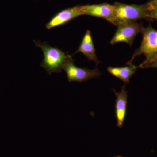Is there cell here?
I'll return each mask as SVG.
<instances>
[{
	"label": "cell",
	"mask_w": 157,
	"mask_h": 157,
	"mask_svg": "<svg viewBox=\"0 0 157 157\" xmlns=\"http://www.w3.org/2000/svg\"><path fill=\"white\" fill-rule=\"evenodd\" d=\"M115 13L113 20V24L117 25L120 24L136 22L137 20H151L149 16L148 4L144 5H127L114 3Z\"/></svg>",
	"instance_id": "6da1fadb"
},
{
	"label": "cell",
	"mask_w": 157,
	"mask_h": 157,
	"mask_svg": "<svg viewBox=\"0 0 157 157\" xmlns=\"http://www.w3.org/2000/svg\"><path fill=\"white\" fill-rule=\"evenodd\" d=\"M36 46L41 48L44 54V59L41 67L44 68L48 74L59 73L70 56L56 47H52L47 42L34 41Z\"/></svg>",
	"instance_id": "7a4b0ae2"
},
{
	"label": "cell",
	"mask_w": 157,
	"mask_h": 157,
	"mask_svg": "<svg viewBox=\"0 0 157 157\" xmlns=\"http://www.w3.org/2000/svg\"><path fill=\"white\" fill-rule=\"evenodd\" d=\"M143 39L140 48L136 51L129 63H132L136 56L144 54L146 58L150 57L157 52V30L151 25L142 28L141 31Z\"/></svg>",
	"instance_id": "3957f363"
},
{
	"label": "cell",
	"mask_w": 157,
	"mask_h": 157,
	"mask_svg": "<svg viewBox=\"0 0 157 157\" xmlns=\"http://www.w3.org/2000/svg\"><path fill=\"white\" fill-rule=\"evenodd\" d=\"M63 70L67 73L68 81L70 82H82L101 76V73L97 68L94 70H90L76 67L74 65V60L71 56L64 65Z\"/></svg>",
	"instance_id": "277c9868"
},
{
	"label": "cell",
	"mask_w": 157,
	"mask_h": 157,
	"mask_svg": "<svg viewBox=\"0 0 157 157\" xmlns=\"http://www.w3.org/2000/svg\"><path fill=\"white\" fill-rule=\"evenodd\" d=\"M117 26L115 35L110 41L112 45L121 42L132 45L135 37L143 28L141 25L136 22L120 24Z\"/></svg>",
	"instance_id": "5b68a950"
},
{
	"label": "cell",
	"mask_w": 157,
	"mask_h": 157,
	"mask_svg": "<svg viewBox=\"0 0 157 157\" xmlns=\"http://www.w3.org/2000/svg\"><path fill=\"white\" fill-rule=\"evenodd\" d=\"M83 15L101 17L112 22L115 13L114 5L107 3L81 6Z\"/></svg>",
	"instance_id": "8992f818"
},
{
	"label": "cell",
	"mask_w": 157,
	"mask_h": 157,
	"mask_svg": "<svg viewBox=\"0 0 157 157\" xmlns=\"http://www.w3.org/2000/svg\"><path fill=\"white\" fill-rule=\"evenodd\" d=\"M82 15L83 14L81 6L65 9L56 14L50 21L46 24V28L48 29H50L55 27L63 25L73 18Z\"/></svg>",
	"instance_id": "52a82bcc"
},
{
	"label": "cell",
	"mask_w": 157,
	"mask_h": 157,
	"mask_svg": "<svg viewBox=\"0 0 157 157\" xmlns=\"http://www.w3.org/2000/svg\"><path fill=\"white\" fill-rule=\"evenodd\" d=\"M116 96V116L117 120V125L122 127L126 114L128 93L126 90L125 86L122 87L120 92L114 91Z\"/></svg>",
	"instance_id": "ba28073f"
},
{
	"label": "cell",
	"mask_w": 157,
	"mask_h": 157,
	"mask_svg": "<svg viewBox=\"0 0 157 157\" xmlns=\"http://www.w3.org/2000/svg\"><path fill=\"white\" fill-rule=\"evenodd\" d=\"M77 52H81L89 60H92L97 64L100 63V61L96 56L95 49L93 44L91 32L90 30H87L86 32L81 44L78 50L76 51L75 53Z\"/></svg>",
	"instance_id": "9c48e42d"
},
{
	"label": "cell",
	"mask_w": 157,
	"mask_h": 157,
	"mask_svg": "<svg viewBox=\"0 0 157 157\" xmlns=\"http://www.w3.org/2000/svg\"><path fill=\"white\" fill-rule=\"evenodd\" d=\"M127 64L128 66L123 67H109L107 70L113 76L119 78L125 83H129L130 78L135 74L138 67L129 62H128Z\"/></svg>",
	"instance_id": "30bf717a"
},
{
	"label": "cell",
	"mask_w": 157,
	"mask_h": 157,
	"mask_svg": "<svg viewBox=\"0 0 157 157\" xmlns=\"http://www.w3.org/2000/svg\"><path fill=\"white\" fill-rule=\"evenodd\" d=\"M138 67L140 69L157 68V52L150 57L146 58V59Z\"/></svg>",
	"instance_id": "8fae6325"
},
{
	"label": "cell",
	"mask_w": 157,
	"mask_h": 157,
	"mask_svg": "<svg viewBox=\"0 0 157 157\" xmlns=\"http://www.w3.org/2000/svg\"><path fill=\"white\" fill-rule=\"evenodd\" d=\"M149 6V16L151 19H155L157 21V6H151L147 3Z\"/></svg>",
	"instance_id": "7c38bea8"
},
{
	"label": "cell",
	"mask_w": 157,
	"mask_h": 157,
	"mask_svg": "<svg viewBox=\"0 0 157 157\" xmlns=\"http://www.w3.org/2000/svg\"><path fill=\"white\" fill-rule=\"evenodd\" d=\"M149 4H150L151 6H157V0H152L148 2Z\"/></svg>",
	"instance_id": "4fadbf2b"
},
{
	"label": "cell",
	"mask_w": 157,
	"mask_h": 157,
	"mask_svg": "<svg viewBox=\"0 0 157 157\" xmlns=\"http://www.w3.org/2000/svg\"></svg>",
	"instance_id": "5bb4252c"
}]
</instances>
